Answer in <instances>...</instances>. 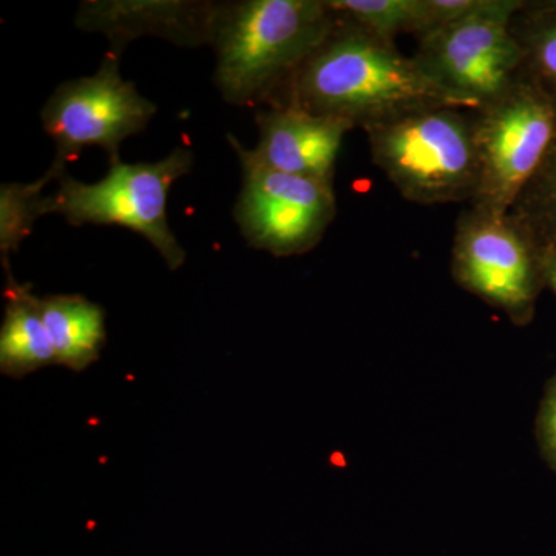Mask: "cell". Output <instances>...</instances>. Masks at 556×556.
<instances>
[{"mask_svg": "<svg viewBox=\"0 0 556 556\" xmlns=\"http://www.w3.org/2000/svg\"><path fill=\"white\" fill-rule=\"evenodd\" d=\"M329 9L340 21L356 25L369 33L396 39L412 33L417 39L426 35L427 0H327Z\"/></svg>", "mask_w": 556, "mask_h": 556, "instance_id": "obj_14", "label": "cell"}, {"mask_svg": "<svg viewBox=\"0 0 556 556\" xmlns=\"http://www.w3.org/2000/svg\"><path fill=\"white\" fill-rule=\"evenodd\" d=\"M43 321L54 350V364L84 371L100 358L108 339L105 313L79 294L40 299Z\"/></svg>", "mask_w": 556, "mask_h": 556, "instance_id": "obj_13", "label": "cell"}, {"mask_svg": "<svg viewBox=\"0 0 556 556\" xmlns=\"http://www.w3.org/2000/svg\"><path fill=\"white\" fill-rule=\"evenodd\" d=\"M56 181L50 170L33 182H7L0 188V254L5 268L10 257L30 236L36 219L42 217L43 189Z\"/></svg>", "mask_w": 556, "mask_h": 556, "instance_id": "obj_17", "label": "cell"}, {"mask_svg": "<svg viewBox=\"0 0 556 556\" xmlns=\"http://www.w3.org/2000/svg\"><path fill=\"white\" fill-rule=\"evenodd\" d=\"M217 2L86 0L76 14L80 31L100 33L123 54L127 43L155 36L179 47L211 46Z\"/></svg>", "mask_w": 556, "mask_h": 556, "instance_id": "obj_11", "label": "cell"}, {"mask_svg": "<svg viewBox=\"0 0 556 556\" xmlns=\"http://www.w3.org/2000/svg\"><path fill=\"white\" fill-rule=\"evenodd\" d=\"M510 215L529 233L543 257L556 251V141L519 193Z\"/></svg>", "mask_w": 556, "mask_h": 556, "instance_id": "obj_16", "label": "cell"}, {"mask_svg": "<svg viewBox=\"0 0 556 556\" xmlns=\"http://www.w3.org/2000/svg\"><path fill=\"white\" fill-rule=\"evenodd\" d=\"M541 437L552 463L556 466V382L548 393L543 415H541Z\"/></svg>", "mask_w": 556, "mask_h": 556, "instance_id": "obj_18", "label": "cell"}, {"mask_svg": "<svg viewBox=\"0 0 556 556\" xmlns=\"http://www.w3.org/2000/svg\"><path fill=\"white\" fill-rule=\"evenodd\" d=\"M452 276L517 325L529 324L546 285L543 254L510 212L496 214L471 204L456 222Z\"/></svg>", "mask_w": 556, "mask_h": 556, "instance_id": "obj_7", "label": "cell"}, {"mask_svg": "<svg viewBox=\"0 0 556 556\" xmlns=\"http://www.w3.org/2000/svg\"><path fill=\"white\" fill-rule=\"evenodd\" d=\"M283 89L285 100L276 104L295 105L362 129L408 110L452 105L394 40L340 20Z\"/></svg>", "mask_w": 556, "mask_h": 556, "instance_id": "obj_1", "label": "cell"}, {"mask_svg": "<svg viewBox=\"0 0 556 556\" xmlns=\"http://www.w3.org/2000/svg\"><path fill=\"white\" fill-rule=\"evenodd\" d=\"M119 58L110 50L94 75L65 80L43 105L42 127L56 148L49 169L56 181L87 148L104 150L109 163L119 160L121 144L155 116L156 105L121 75Z\"/></svg>", "mask_w": 556, "mask_h": 556, "instance_id": "obj_8", "label": "cell"}, {"mask_svg": "<svg viewBox=\"0 0 556 556\" xmlns=\"http://www.w3.org/2000/svg\"><path fill=\"white\" fill-rule=\"evenodd\" d=\"M544 281L556 294V251L543 257Z\"/></svg>", "mask_w": 556, "mask_h": 556, "instance_id": "obj_19", "label": "cell"}, {"mask_svg": "<svg viewBox=\"0 0 556 556\" xmlns=\"http://www.w3.org/2000/svg\"><path fill=\"white\" fill-rule=\"evenodd\" d=\"M192 150L177 148L156 163H110L97 182L68 174L58 178L56 192L43 197V215H60L72 226L118 225L149 241L169 269L181 268L186 251L167 219V200L177 179L190 174Z\"/></svg>", "mask_w": 556, "mask_h": 556, "instance_id": "obj_4", "label": "cell"}, {"mask_svg": "<svg viewBox=\"0 0 556 556\" xmlns=\"http://www.w3.org/2000/svg\"><path fill=\"white\" fill-rule=\"evenodd\" d=\"M372 163L405 200L422 206L468 204L479 188L470 110L433 104L365 127Z\"/></svg>", "mask_w": 556, "mask_h": 556, "instance_id": "obj_3", "label": "cell"}, {"mask_svg": "<svg viewBox=\"0 0 556 556\" xmlns=\"http://www.w3.org/2000/svg\"><path fill=\"white\" fill-rule=\"evenodd\" d=\"M9 270L5 314L0 328V371L22 379L54 364V350L43 321L40 299L14 280Z\"/></svg>", "mask_w": 556, "mask_h": 556, "instance_id": "obj_12", "label": "cell"}, {"mask_svg": "<svg viewBox=\"0 0 556 556\" xmlns=\"http://www.w3.org/2000/svg\"><path fill=\"white\" fill-rule=\"evenodd\" d=\"M473 119L479 188L470 204L507 214L556 141V100L525 73Z\"/></svg>", "mask_w": 556, "mask_h": 556, "instance_id": "obj_6", "label": "cell"}, {"mask_svg": "<svg viewBox=\"0 0 556 556\" xmlns=\"http://www.w3.org/2000/svg\"><path fill=\"white\" fill-rule=\"evenodd\" d=\"M240 164L243 186L233 214L249 247L276 257L316 248L338 212L332 185Z\"/></svg>", "mask_w": 556, "mask_h": 556, "instance_id": "obj_9", "label": "cell"}, {"mask_svg": "<svg viewBox=\"0 0 556 556\" xmlns=\"http://www.w3.org/2000/svg\"><path fill=\"white\" fill-rule=\"evenodd\" d=\"M336 24L327 0L218 3L211 46L223 100L237 108L273 101Z\"/></svg>", "mask_w": 556, "mask_h": 556, "instance_id": "obj_2", "label": "cell"}, {"mask_svg": "<svg viewBox=\"0 0 556 556\" xmlns=\"http://www.w3.org/2000/svg\"><path fill=\"white\" fill-rule=\"evenodd\" d=\"M257 148L228 139L240 161L332 185L343 138L354 129L345 121L316 115L291 104H274L255 115Z\"/></svg>", "mask_w": 556, "mask_h": 556, "instance_id": "obj_10", "label": "cell"}, {"mask_svg": "<svg viewBox=\"0 0 556 556\" xmlns=\"http://www.w3.org/2000/svg\"><path fill=\"white\" fill-rule=\"evenodd\" d=\"M526 2L468 17L417 39V67L453 108L484 109L525 75V51L511 20Z\"/></svg>", "mask_w": 556, "mask_h": 556, "instance_id": "obj_5", "label": "cell"}, {"mask_svg": "<svg viewBox=\"0 0 556 556\" xmlns=\"http://www.w3.org/2000/svg\"><path fill=\"white\" fill-rule=\"evenodd\" d=\"M525 51V73L556 100V3L526 5L511 20Z\"/></svg>", "mask_w": 556, "mask_h": 556, "instance_id": "obj_15", "label": "cell"}]
</instances>
